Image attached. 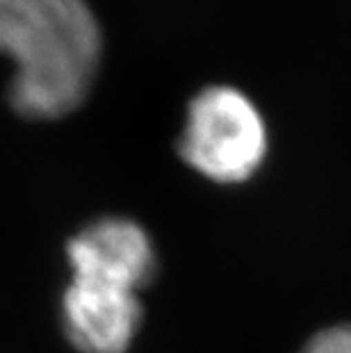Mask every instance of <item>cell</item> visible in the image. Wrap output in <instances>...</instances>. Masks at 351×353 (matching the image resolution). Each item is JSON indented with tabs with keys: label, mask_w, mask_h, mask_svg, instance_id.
Wrapping results in <instances>:
<instances>
[{
	"label": "cell",
	"mask_w": 351,
	"mask_h": 353,
	"mask_svg": "<svg viewBox=\"0 0 351 353\" xmlns=\"http://www.w3.org/2000/svg\"><path fill=\"white\" fill-rule=\"evenodd\" d=\"M0 52L14 59L10 101L19 114L57 119L85 101L101 57L87 0H0Z\"/></svg>",
	"instance_id": "cell-1"
},
{
	"label": "cell",
	"mask_w": 351,
	"mask_h": 353,
	"mask_svg": "<svg viewBox=\"0 0 351 353\" xmlns=\"http://www.w3.org/2000/svg\"><path fill=\"white\" fill-rule=\"evenodd\" d=\"M178 153L208 180H249L267 153V128L258 108L233 87H210L190 103Z\"/></svg>",
	"instance_id": "cell-2"
},
{
	"label": "cell",
	"mask_w": 351,
	"mask_h": 353,
	"mask_svg": "<svg viewBox=\"0 0 351 353\" xmlns=\"http://www.w3.org/2000/svg\"><path fill=\"white\" fill-rule=\"evenodd\" d=\"M73 281L139 292L153 281L158 253L148 230L128 216H101L66 244Z\"/></svg>",
	"instance_id": "cell-3"
},
{
	"label": "cell",
	"mask_w": 351,
	"mask_h": 353,
	"mask_svg": "<svg viewBox=\"0 0 351 353\" xmlns=\"http://www.w3.org/2000/svg\"><path fill=\"white\" fill-rule=\"evenodd\" d=\"M144 307L137 292L69 281L62 294V328L80 353H128Z\"/></svg>",
	"instance_id": "cell-4"
},
{
	"label": "cell",
	"mask_w": 351,
	"mask_h": 353,
	"mask_svg": "<svg viewBox=\"0 0 351 353\" xmlns=\"http://www.w3.org/2000/svg\"><path fill=\"white\" fill-rule=\"evenodd\" d=\"M297 353H351V324H333L317 330Z\"/></svg>",
	"instance_id": "cell-5"
}]
</instances>
